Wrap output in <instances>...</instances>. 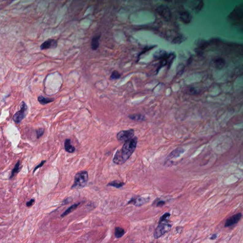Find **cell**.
<instances>
[{
	"label": "cell",
	"instance_id": "cell-1",
	"mask_svg": "<svg viewBox=\"0 0 243 243\" xmlns=\"http://www.w3.org/2000/svg\"><path fill=\"white\" fill-rule=\"evenodd\" d=\"M137 142L138 138L135 136L123 143V146L121 149L118 150L122 158L123 163H125L132 156L137 146Z\"/></svg>",
	"mask_w": 243,
	"mask_h": 243
},
{
	"label": "cell",
	"instance_id": "cell-2",
	"mask_svg": "<svg viewBox=\"0 0 243 243\" xmlns=\"http://www.w3.org/2000/svg\"><path fill=\"white\" fill-rule=\"evenodd\" d=\"M89 180V174L85 171L78 172L75 175L74 184L71 188H82L84 187Z\"/></svg>",
	"mask_w": 243,
	"mask_h": 243
},
{
	"label": "cell",
	"instance_id": "cell-3",
	"mask_svg": "<svg viewBox=\"0 0 243 243\" xmlns=\"http://www.w3.org/2000/svg\"><path fill=\"white\" fill-rule=\"evenodd\" d=\"M135 130L132 129L121 131L117 133L116 138L120 143H125L130 139L134 137Z\"/></svg>",
	"mask_w": 243,
	"mask_h": 243
},
{
	"label": "cell",
	"instance_id": "cell-4",
	"mask_svg": "<svg viewBox=\"0 0 243 243\" xmlns=\"http://www.w3.org/2000/svg\"><path fill=\"white\" fill-rule=\"evenodd\" d=\"M171 225L168 224L167 221H164L159 223L156 230L154 232V237L155 239H158L160 237L163 236L165 233L168 232L171 228Z\"/></svg>",
	"mask_w": 243,
	"mask_h": 243
},
{
	"label": "cell",
	"instance_id": "cell-5",
	"mask_svg": "<svg viewBox=\"0 0 243 243\" xmlns=\"http://www.w3.org/2000/svg\"><path fill=\"white\" fill-rule=\"evenodd\" d=\"M20 108V110L17 112L13 116V120L17 123H20L26 115L28 106L24 101H22L21 104Z\"/></svg>",
	"mask_w": 243,
	"mask_h": 243
},
{
	"label": "cell",
	"instance_id": "cell-6",
	"mask_svg": "<svg viewBox=\"0 0 243 243\" xmlns=\"http://www.w3.org/2000/svg\"><path fill=\"white\" fill-rule=\"evenodd\" d=\"M156 12L164 20L169 21L172 18V13L168 7L166 6H159L156 9Z\"/></svg>",
	"mask_w": 243,
	"mask_h": 243
},
{
	"label": "cell",
	"instance_id": "cell-7",
	"mask_svg": "<svg viewBox=\"0 0 243 243\" xmlns=\"http://www.w3.org/2000/svg\"><path fill=\"white\" fill-rule=\"evenodd\" d=\"M149 199L143 198L141 196H137L133 197L130 200L128 201L127 204H131L136 207H140L143 205L148 202Z\"/></svg>",
	"mask_w": 243,
	"mask_h": 243
},
{
	"label": "cell",
	"instance_id": "cell-8",
	"mask_svg": "<svg viewBox=\"0 0 243 243\" xmlns=\"http://www.w3.org/2000/svg\"><path fill=\"white\" fill-rule=\"evenodd\" d=\"M58 41L53 39L47 40L41 44L40 46V50H45L56 48L58 46Z\"/></svg>",
	"mask_w": 243,
	"mask_h": 243
},
{
	"label": "cell",
	"instance_id": "cell-9",
	"mask_svg": "<svg viewBox=\"0 0 243 243\" xmlns=\"http://www.w3.org/2000/svg\"><path fill=\"white\" fill-rule=\"evenodd\" d=\"M242 217V214L239 213L228 218L225 223V227H230L235 225L240 221Z\"/></svg>",
	"mask_w": 243,
	"mask_h": 243
},
{
	"label": "cell",
	"instance_id": "cell-10",
	"mask_svg": "<svg viewBox=\"0 0 243 243\" xmlns=\"http://www.w3.org/2000/svg\"><path fill=\"white\" fill-rule=\"evenodd\" d=\"M185 152V150L182 147H178L174 150L169 154L168 157H167L166 161L172 160L174 158H177L180 156L182 154Z\"/></svg>",
	"mask_w": 243,
	"mask_h": 243
},
{
	"label": "cell",
	"instance_id": "cell-11",
	"mask_svg": "<svg viewBox=\"0 0 243 243\" xmlns=\"http://www.w3.org/2000/svg\"><path fill=\"white\" fill-rule=\"evenodd\" d=\"M180 20L183 22V23L188 24L191 22L192 20V16L191 14L189 13L187 11H184V12H181L180 14Z\"/></svg>",
	"mask_w": 243,
	"mask_h": 243
},
{
	"label": "cell",
	"instance_id": "cell-12",
	"mask_svg": "<svg viewBox=\"0 0 243 243\" xmlns=\"http://www.w3.org/2000/svg\"><path fill=\"white\" fill-rule=\"evenodd\" d=\"M128 118L132 121L142 122L146 120L145 116L141 114H134L128 116Z\"/></svg>",
	"mask_w": 243,
	"mask_h": 243
},
{
	"label": "cell",
	"instance_id": "cell-13",
	"mask_svg": "<svg viewBox=\"0 0 243 243\" xmlns=\"http://www.w3.org/2000/svg\"><path fill=\"white\" fill-rule=\"evenodd\" d=\"M100 37H101L100 34H97V35L94 36L92 39L91 47L93 51H96L99 47V40L100 39Z\"/></svg>",
	"mask_w": 243,
	"mask_h": 243
},
{
	"label": "cell",
	"instance_id": "cell-14",
	"mask_svg": "<svg viewBox=\"0 0 243 243\" xmlns=\"http://www.w3.org/2000/svg\"><path fill=\"white\" fill-rule=\"evenodd\" d=\"M64 148L66 151L69 153H73L75 152L76 149L71 143V140L69 139H66L64 142Z\"/></svg>",
	"mask_w": 243,
	"mask_h": 243
},
{
	"label": "cell",
	"instance_id": "cell-15",
	"mask_svg": "<svg viewBox=\"0 0 243 243\" xmlns=\"http://www.w3.org/2000/svg\"><path fill=\"white\" fill-rule=\"evenodd\" d=\"M125 185V183L120 180H115L109 182L108 184V186L116 188H120Z\"/></svg>",
	"mask_w": 243,
	"mask_h": 243
},
{
	"label": "cell",
	"instance_id": "cell-16",
	"mask_svg": "<svg viewBox=\"0 0 243 243\" xmlns=\"http://www.w3.org/2000/svg\"><path fill=\"white\" fill-rule=\"evenodd\" d=\"M54 100V99L53 98L45 97L43 96H40L38 97V101L40 104H42V105H45V104L51 103V102H53Z\"/></svg>",
	"mask_w": 243,
	"mask_h": 243
},
{
	"label": "cell",
	"instance_id": "cell-17",
	"mask_svg": "<svg viewBox=\"0 0 243 243\" xmlns=\"http://www.w3.org/2000/svg\"><path fill=\"white\" fill-rule=\"evenodd\" d=\"M214 64L217 69H221L225 66V62L222 58H217L214 60Z\"/></svg>",
	"mask_w": 243,
	"mask_h": 243
},
{
	"label": "cell",
	"instance_id": "cell-18",
	"mask_svg": "<svg viewBox=\"0 0 243 243\" xmlns=\"http://www.w3.org/2000/svg\"><path fill=\"white\" fill-rule=\"evenodd\" d=\"M80 203H76V204H74V205H73L72 206L70 207L69 208H67V210H66L64 212H63V213L61 214V217L63 218V217H65L66 215L70 213L73 211H74V210H76V208L78 207L80 205Z\"/></svg>",
	"mask_w": 243,
	"mask_h": 243
},
{
	"label": "cell",
	"instance_id": "cell-19",
	"mask_svg": "<svg viewBox=\"0 0 243 243\" xmlns=\"http://www.w3.org/2000/svg\"><path fill=\"white\" fill-rule=\"evenodd\" d=\"M125 234L124 229L120 227H116L115 228V237L117 238L122 237Z\"/></svg>",
	"mask_w": 243,
	"mask_h": 243
},
{
	"label": "cell",
	"instance_id": "cell-20",
	"mask_svg": "<svg viewBox=\"0 0 243 243\" xmlns=\"http://www.w3.org/2000/svg\"><path fill=\"white\" fill-rule=\"evenodd\" d=\"M20 167V161H17L16 164H15V166L14 167L13 169V171H12V173H11V176L9 177V179H12L14 177L15 174L17 173H19V169Z\"/></svg>",
	"mask_w": 243,
	"mask_h": 243
},
{
	"label": "cell",
	"instance_id": "cell-21",
	"mask_svg": "<svg viewBox=\"0 0 243 243\" xmlns=\"http://www.w3.org/2000/svg\"><path fill=\"white\" fill-rule=\"evenodd\" d=\"M165 204V201L162 200H160L159 199H157L156 200L153 202V205L157 207H161L164 206Z\"/></svg>",
	"mask_w": 243,
	"mask_h": 243
},
{
	"label": "cell",
	"instance_id": "cell-22",
	"mask_svg": "<svg viewBox=\"0 0 243 243\" xmlns=\"http://www.w3.org/2000/svg\"><path fill=\"white\" fill-rule=\"evenodd\" d=\"M121 77V75L120 73L118 72L117 71H114L112 73L111 75L110 76V79H119Z\"/></svg>",
	"mask_w": 243,
	"mask_h": 243
},
{
	"label": "cell",
	"instance_id": "cell-23",
	"mask_svg": "<svg viewBox=\"0 0 243 243\" xmlns=\"http://www.w3.org/2000/svg\"><path fill=\"white\" fill-rule=\"evenodd\" d=\"M170 216H171V214L169 213H166L164 214V215H162L160 218V220H159V223H161V222H164V221H167V219L168 218H169Z\"/></svg>",
	"mask_w": 243,
	"mask_h": 243
},
{
	"label": "cell",
	"instance_id": "cell-24",
	"mask_svg": "<svg viewBox=\"0 0 243 243\" xmlns=\"http://www.w3.org/2000/svg\"><path fill=\"white\" fill-rule=\"evenodd\" d=\"M36 135H37V139L40 138L43 135V134L44 133V128H39L36 130Z\"/></svg>",
	"mask_w": 243,
	"mask_h": 243
},
{
	"label": "cell",
	"instance_id": "cell-25",
	"mask_svg": "<svg viewBox=\"0 0 243 243\" xmlns=\"http://www.w3.org/2000/svg\"><path fill=\"white\" fill-rule=\"evenodd\" d=\"M46 162V160H44V161H41V162H40V164L37 165V166H36V167L34 168V169L33 170V173H35V171H36L37 169H38L40 168L43 166V165H44V164Z\"/></svg>",
	"mask_w": 243,
	"mask_h": 243
},
{
	"label": "cell",
	"instance_id": "cell-26",
	"mask_svg": "<svg viewBox=\"0 0 243 243\" xmlns=\"http://www.w3.org/2000/svg\"><path fill=\"white\" fill-rule=\"evenodd\" d=\"M72 200V199L71 198H68L65 199L62 202V205H64L69 204V203H70L71 201Z\"/></svg>",
	"mask_w": 243,
	"mask_h": 243
},
{
	"label": "cell",
	"instance_id": "cell-27",
	"mask_svg": "<svg viewBox=\"0 0 243 243\" xmlns=\"http://www.w3.org/2000/svg\"><path fill=\"white\" fill-rule=\"evenodd\" d=\"M188 92H189V94H191V95H195V94H197V93H198L197 91L194 88H191L188 90Z\"/></svg>",
	"mask_w": 243,
	"mask_h": 243
},
{
	"label": "cell",
	"instance_id": "cell-28",
	"mask_svg": "<svg viewBox=\"0 0 243 243\" xmlns=\"http://www.w3.org/2000/svg\"><path fill=\"white\" fill-rule=\"evenodd\" d=\"M35 202V199H31V200L30 201H28V202H27L26 203V206L28 207H29L32 206V205L33 204H34V203Z\"/></svg>",
	"mask_w": 243,
	"mask_h": 243
},
{
	"label": "cell",
	"instance_id": "cell-29",
	"mask_svg": "<svg viewBox=\"0 0 243 243\" xmlns=\"http://www.w3.org/2000/svg\"><path fill=\"white\" fill-rule=\"evenodd\" d=\"M203 3L202 2H201L200 3H199V6L196 8L197 11H200V9H202V6H203Z\"/></svg>",
	"mask_w": 243,
	"mask_h": 243
},
{
	"label": "cell",
	"instance_id": "cell-30",
	"mask_svg": "<svg viewBox=\"0 0 243 243\" xmlns=\"http://www.w3.org/2000/svg\"><path fill=\"white\" fill-rule=\"evenodd\" d=\"M217 234H213V235H212L211 237H210V239H211V240H215V239H216V238H217Z\"/></svg>",
	"mask_w": 243,
	"mask_h": 243
},
{
	"label": "cell",
	"instance_id": "cell-31",
	"mask_svg": "<svg viewBox=\"0 0 243 243\" xmlns=\"http://www.w3.org/2000/svg\"><path fill=\"white\" fill-rule=\"evenodd\" d=\"M152 243V242H151V243Z\"/></svg>",
	"mask_w": 243,
	"mask_h": 243
}]
</instances>
